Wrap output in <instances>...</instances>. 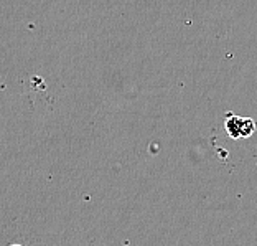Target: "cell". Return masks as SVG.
<instances>
[{
  "label": "cell",
  "instance_id": "cell-1",
  "mask_svg": "<svg viewBox=\"0 0 257 246\" xmlns=\"http://www.w3.org/2000/svg\"><path fill=\"white\" fill-rule=\"evenodd\" d=\"M226 131L231 139H246L254 134L255 122L250 118H242V116H227Z\"/></svg>",
  "mask_w": 257,
  "mask_h": 246
},
{
  "label": "cell",
  "instance_id": "cell-2",
  "mask_svg": "<svg viewBox=\"0 0 257 246\" xmlns=\"http://www.w3.org/2000/svg\"><path fill=\"white\" fill-rule=\"evenodd\" d=\"M10 246H22V244H10Z\"/></svg>",
  "mask_w": 257,
  "mask_h": 246
}]
</instances>
